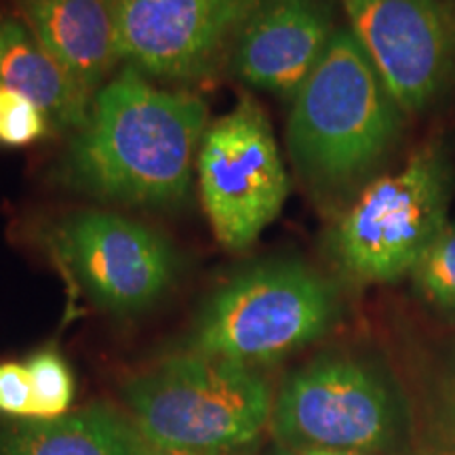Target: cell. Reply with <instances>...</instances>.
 <instances>
[{"label":"cell","mask_w":455,"mask_h":455,"mask_svg":"<svg viewBox=\"0 0 455 455\" xmlns=\"http://www.w3.org/2000/svg\"><path fill=\"white\" fill-rule=\"evenodd\" d=\"M451 167L441 146L371 181L339 220L333 251L358 281L392 283L413 272L447 221Z\"/></svg>","instance_id":"cell-5"},{"label":"cell","mask_w":455,"mask_h":455,"mask_svg":"<svg viewBox=\"0 0 455 455\" xmlns=\"http://www.w3.org/2000/svg\"><path fill=\"white\" fill-rule=\"evenodd\" d=\"M335 318L338 298L325 278L299 261H261L209 298L188 350L251 367L323 338Z\"/></svg>","instance_id":"cell-4"},{"label":"cell","mask_w":455,"mask_h":455,"mask_svg":"<svg viewBox=\"0 0 455 455\" xmlns=\"http://www.w3.org/2000/svg\"><path fill=\"white\" fill-rule=\"evenodd\" d=\"M49 118L32 101L3 89L0 108V141L7 146H28L47 133Z\"/></svg>","instance_id":"cell-17"},{"label":"cell","mask_w":455,"mask_h":455,"mask_svg":"<svg viewBox=\"0 0 455 455\" xmlns=\"http://www.w3.org/2000/svg\"><path fill=\"white\" fill-rule=\"evenodd\" d=\"M0 108H3V87H0Z\"/></svg>","instance_id":"cell-22"},{"label":"cell","mask_w":455,"mask_h":455,"mask_svg":"<svg viewBox=\"0 0 455 455\" xmlns=\"http://www.w3.org/2000/svg\"><path fill=\"white\" fill-rule=\"evenodd\" d=\"M301 455H363V453H358V451H344V449L310 447V449H301Z\"/></svg>","instance_id":"cell-20"},{"label":"cell","mask_w":455,"mask_h":455,"mask_svg":"<svg viewBox=\"0 0 455 455\" xmlns=\"http://www.w3.org/2000/svg\"><path fill=\"white\" fill-rule=\"evenodd\" d=\"M0 411L13 418H30L32 386L26 365L20 363L0 365Z\"/></svg>","instance_id":"cell-18"},{"label":"cell","mask_w":455,"mask_h":455,"mask_svg":"<svg viewBox=\"0 0 455 455\" xmlns=\"http://www.w3.org/2000/svg\"><path fill=\"white\" fill-rule=\"evenodd\" d=\"M135 426L108 405L0 422V455H135Z\"/></svg>","instance_id":"cell-14"},{"label":"cell","mask_w":455,"mask_h":455,"mask_svg":"<svg viewBox=\"0 0 455 455\" xmlns=\"http://www.w3.org/2000/svg\"><path fill=\"white\" fill-rule=\"evenodd\" d=\"M32 386V419H55L68 413L74 401V375L64 356L41 350L26 363Z\"/></svg>","instance_id":"cell-15"},{"label":"cell","mask_w":455,"mask_h":455,"mask_svg":"<svg viewBox=\"0 0 455 455\" xmlns=\"http://www.w3.org/2000/svg\"><path fill=\"white\" fill-rule=\"evenodd\" d=\"M135 455H236V453L235 451H198V449L158 445V443L144 439V436L138 432V439H135Z\"/></svg>","instance_id":"cell-19"},{"label":"cell","mask_w":455,"mask_h":455,"mask_svg":"<svg viewBox=\"0 0 455 455\" xmlns=\"http://www.w3.org/2000/svg\"><path fill=\"white\" fill-rule=\"evenodd\" d=\"M398 131V106L352 30H338L295 93L287 146L316 186H346L367 173Z\"/></svg>","instance_id":"cell-2"},{"label":"cell","mask_w":455,"mask_h":455,"mask_svg":"<svg viewBox=\"0 0 455 455\" xmlns=\"http://www.w3.org/2000/svg\"><path fill=\"white\" fill-rule=\"evenodd\" d=\"M21 15L38 43L89 93L121 60V0H20Z\"/></svg>","instance_id":"cell-12"},{"label":"cell","mask_w":455,"mask_h":455,"mask_svg":"<svg viewBox=\"0 0 455 455\" xmlns=\"http://www.w3.org/2000/svg\"><path fill=\"white\" fill-rule=\"evenodd\" d=\"M270 422L287 447L373 451L396 439L401 405L378 369L329 355L289 375Z\"/></svg>","instance_id":"cell-6"},{"label":"cell","mask_w":455,"mask_h":455,"mask_svg":"<svg viewBox=\"0 0 455 455\" xmlns=\"http://www.w3.org/2000/svg\"><path fill=\"white\" fill-rule=\"evenodd\" d=\"M411 275L430 304L455 315V221L443 228Z\"/></svg>","instance_id":"cell-16"},{"label":"cell","mask_w":455,"mask_h":455,"mask_svg":"<svg viewBox=\"0 0 455 455\" xmlns=\"http://www.w3.org/2000/svg\"><path fill=\"white\" fill-rule=\"evenodd\" d=\"M204 131L207 104L198 95L158 89L127 64L74 133L66 180L101 201L175 207L190 192Z\"/></svg>","instance_id":"cell-1"},{"label":"cell","mask_w":455,"mask_h":455,"mask_svg":"<svg viewBox=\"0 0 455 455\" xmlns=\"http://www.w3.org/2000/svg\"><path fill=\"white\" fill-rule=\"evenodd\" d=\"M333 34L323 0H261L236 38L235 70L255 89L295 95Z\"/></svg>","instance_id":"cell-11"},{"label":"cell","mask_w":455,"mask_h":455,"mask_svg":"<svg viewBox=\"0 0 455 455\" xmlns=\"http://www.w3.org/2000/svg\"><path fill=\"white\" fill-rule=\"evenodd\" d=\"M264 455H298L293 451V447H287V445H275L272 449H268Z\"/></svg>","instance_id":"cell-21"},{"label":"cell","mask_w":455,"mask_h":455,"mask_svg":"<svg viewBox=\"0 0 455 455\" xmlns=\"http://www.w3.org/2000/svg\"><path fill=\"white\" fill-rule=\"evenodd\" d=\"M0 87L74 133L87 124L93 106L89 91L38 43L26 21L11 15L0 17Z\"/></svg>","instance_id":"cell-13"},{"label":"cell","mask_w":455,"mask_h":455,"mask_svg":"<svg viewBox=\"0 0 455 455\" xmlns=\"http://www.w3.org/2000/svg\"><path fill=\"white\" fill-rule=\"evenodd\" d=\"M133 426L158 445L236 451L272 415V390L255 369L184 352L129 379L123 390Z\"/></svg>","instance_id":"cell-3"},{"label":"cell","mask_w":455,"mask_h":455,"mask_svg":"<svg viewBox=\"0 0 455 455\" xmlns=\"http://www.w3.org/2000/svg\"><path fill=\"white\" fill-rule=\"evenodd\" d=\"M196 169L204 213L230 251L253 244L283 212L289 180L268 116L253 98H241L207 127Z\"/></svg>","instance_id":"cell-7"},{"label":"cell","mask_w":455,"mask_h":455,"mask_svg":"<svg viewBox=\"0 0 455 455\" xmlns=\"http://www.w3.org/2000/svg\"><path fill=\"white\" fill-rule=\"evenodd\" d=\"M261 0H121V60L161 81H196L236 44Z\"/></svg>","instance_id":"cell-9"},{"label":"cell","mask_w":455,"mask_h":455,"mask_svg":"<svg viewBox=\"0 0 455 455\" xmlns=\"http://www.w3.org/2000/svg\"><path fill=\"white\" fill-rule=\"evenodd\" d=\"M352 34L398 108L422 110L445 84L455 28L441 0H344Z\"/></svg>","instance_id":"cell-10"},{"label":"cell","mask_w":455,"mask_h":455,"mask_svg":"<svg viewBox=\"0 0 455 455\" xmlns=\"http://www.w3.org/2000/svg\"><path fill=\"white\" fill-rule=\"evenodd\" d=\"M55 247L95 304L124 315L156 304L180 266L167 238L108 212H81L61 221Z\"/></svg>","instance_id":"cell-8"}]
</instances>
